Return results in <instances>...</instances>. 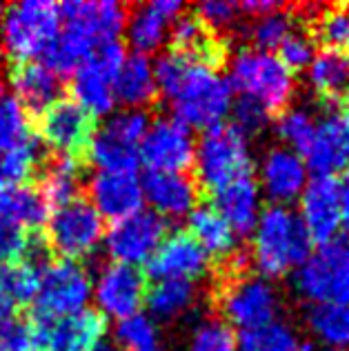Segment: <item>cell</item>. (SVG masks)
Returning a JSON list of instances; mask_svg holds the SVG:
<instances>
[{"instance_id": "6da1fadb", "label": "cell", "mask_w": 349, "mask_h": 351, "mask_svg": "<svg viewBox=\"0 0 349 351\" xmlns=\"http://www.w3.org/2000/svg\"><path fill=\"white\" fill-rule=\"evenodd\" d=\"M214 302L223 322L243 331H254L276 322L278 295L258 274H250L247 256L238 252L218 267Z\"/></svg>"}, {"instance_id": "7a4b0ae2", "label": "cell", "mask_w": 349, "mask_h": 351, "mask_svg": "<svg viewBox=\"0 0 349 351\" xmlns=\"http://www.w3.org/2000/svg\"><path fill=\"white\" fill-rule=\"evenodd\" d=\"M252 261L258 276L280 278L311 256V238L300 216L282 205H272L261 214L254 229Z\"/></svg>"}, {"instance_id": "3957f363", "label": "cell", "mask_w": 349, "mask_h": 351, "mask_svg": "<svg viewBox=\"0 0 349 351\" xmlns=\"http://www.w3.org/2000/svg\"><path fill=\"white\" fill-rule=\"evenodd\" d=\"M60 34V9L47 0H25L0 9V49L14 62L40 60Z\"/></svg>"}, {"instance_id": "277c9868", "label": "cell", "mask_w": 349, "mask_h": 351, "mask_svg": "<svg viewBox=\"0 0 349 351\" xmlns=\"http://www.w3.org/2000/svg\"><path fill=\"white\" fill-rule=\"evenodd\" d=\"M194 167L200 193L211 196L225 184L254 173L247 138L232 123H218L203 132L194 152Z\"/></svg>"}, {"instance_id": "5b68a950", "label": "cell", "mask_w": 349, "mask_h": 351, "mask_svg": "<svg viewBox=\"0 0 349 351\" xmlns=\"http://www.w3.org/2000/svg\"><path fill=\"white\" fill-rule=\"evenodd\" d=\"M229 85L261 103L272 118H278L287 109L293 94V78L282 62L267 51L245 47L236 53L229 64Z\"/></svg>"}, {"instance_id": "8992f818", "label": "cell", "mask_w": 349, "mask_h": 351, "mask_svg": "<svg viewBox=\"0 0 349 351\" xmlns=\"http://www.w3.org/2000/svg\"><path fill=\"white\" fill-rule=\"evenodd\" d=\"M293 289L314 304H349V238L336 236L293 271Z\"/></svg>"}, {"instance_id": "52a82bcc", "label": "cell", "mask_w": 349, "mask_h": 351, "mask_svg": "<svg viewBox=\"0 0 349 351\" xmlns=\"http://www.w3.org/2000/svg\"><path fill=\"white\" fill-rule=\"evenodd\" d=\"M173 118L187 129H209L232 112L234 89L225 76L218 71L194 64L185 80V85L171 98Z\"/></svg>"}, {"instance_id": "ba28073f", "label": "cell", "mask_w": 349, "mask_h": 351, "mask_svg": "<svg viewBox=\"0 0 349 351\" xmlns=\"http://www.w3.org/2000/svg\"><path fill=\"white\" fill-rule=\"evenodd\" d=\"M49 254H58L60 261H80L94 254L105 238V223L89 200L76 198L53 209L47 218V232L43 234Z\"/></svg>"}, {"instance_id": "9c48e42d", "label": "cell", "mask_w": 349, "mask_h": 351, "mask_svg": "<svg viewBox=\"0 0 349 351\" xmlns=\"http://www.w3.org/2000/svg\"><path fill=\"white\" fill-rule=\"evenodd\" d=\"M96 118L73 98H58L36 116V134L53 156L85 160L96 136Z\"/></svg>"}, {"instance_id": "30bf717a", "label": "cell", "mask_w": 349, "mask_h": 351, "mask_svg": "<svg viewBox=\"0 0 349 351\" xmlns=\"http://www.w3.org/2000/svg\"><path fill=\"white\" fill-rule=\"evenodd\" d=\"M147 129L149 118L145 112L125 109L96 129L87 158H91L100 171H136Z\"/></svg>"}, {"instance_id": "8fae6325", "label": "cell", "mask_w": 349, "mask_h": 351, "mask_svg": "<svg viewBox=\"0 0 349 351\" xmlns=\"http://www.w3.org/2000/svg\"><path fill=\"white\" fill-rule=\"evenodd\" d=\"M91 276L76 261H56L40 274L34 298V318L58 320L85 309L91 295Z\"/></svg>"}, {"instance_id": "7c38bea8", "label": "cell", "mask_w": 349, "mask_h": 351, "mask_svg": "<svg viewBox=\"0 0 349 351\" xmlns=\"http://www.w3.org/2000/svg\"><path fill=\"white\" fill-rule=\"evenodd\" d=\"M167 236V223L152 209H139L136 214L109 227L105 234V247L114 263L123 265H147L158 245Z\"/></svg>"}, {"instance_id": "4fadbf2b", "label": "cell", "mask_w": 349, "mask_h": 351, "mask_svg": "<svg viewBox=\"0 0 349 351\" xmlns=\"http://www.w3.org/2000/svg\"><path fill=\"white\" fill-rule=\"evenodd\" d=\"M36 351H94L107 334V318L98 309H82L58 320L32 318Z\"/></svg>"}, {"instance_id": "5bb4252c", "label": "cell", "mask_w": 349, "mask_h": 351, "mask_svg": "<svg viewBox=\"0 0 349 351\" xmlns=\"http://www.w3.org/2000/svg\"><path fill=\"white\" fill-rule=\"evenodd\" d=\"M60 29L73 36L76 40L85 43L89 49H96L98 45L112 43L118 38L127 25V12L114 0H100V3H85V0H71L60 5Z\"/></svg>"}, {"instance_id": "9a60e30c", "label": "cell", "mask_w": 349, "mask_h": 351, "mask_svg": "<svg viewBox=\"0 0 349 351\" xmlns=\"http://www.w3.org/2000/svg\"><path fill=\"white\" fill-rule=\"evenodd\" d=\"M194 138L176 118H158L149 125L141 145V160L149 171L185 173L194 167Z\"/></svg>"}, {"instance_id": "2e32d148", "label": "cell", "mask_w": 349, "mask_h": 351, "mask_svg": "<svg viewBox=\"0 0 349 351\" xmlns=\"http://www.w3.org/2000/svg\"><path fill=\"white\" fill-rule=\"evenodd\" d=\"M94 295L98 302V311L112 318H130L139 313L147 295V278L139 267L109 263L98 274L94 285Z\"/></svg>"}, {"instance_id": "e0dca14e", "label": "cell", "mask_w": 349, "mask_h": 351, "mask_svg": "<svg viewBox=\"0 0 349 351\" xmlns=\"http://www.w3.org/2000/svg\"><path fill=\"white\" fill-rule=\"evenodd\" d=\"M300 220L311 243L325 245L341 229V180L336 176H314L300 193Z\"/></svg>"}, {"instance_id": "ac0fdd59", "label": "cell", "mask_w": 349, "mask_h": 351, "mask_svg": "<svg viewBox=\"0 0 349 351\" xmlns=\"http://www.w3.org/2000/svg\"><path fill=\"white\" fill-rule=\"evenodd\" d=\"M302 162L316 176L349 171V112L343 105L329 107L323 123L316 127L314 141Z\"/></svg>"}, {"instance_id": "d6986e66", "label": "cell", "mask_w": 349, "mask_h": 351, "mask_svg": "<svg viewBox=\"0 0 349 351\" xmlns=\"http://www.w3.org/2000/svg\"><path fill=\"white\" fill-rule=\"evenodd\" d=\"M171 49L191 64L218 71L227 62V40L200 21L196 14L178 16L169 32Z\"/></svg>"}, {"instance_id": "ffe728a7", "label": "cell", "mask_w": 349, "mask_h": 351, "mask_svg": "<svg viewBox=\"0 0 349 351\" xmlns=\"http://www.w3.org/2000/svg\"><path fill=\"white\" fill-rule=\"evenodd\" d=\"M207 271V256L187 232L167 234L147 261V274L156 280H191Z\"/></svg>"}, {"instance_id": "44dd1931", "label": "cell", "mask_w": 349, "mask_h": 351, "mask_svg": "<svg viewBox=\"0 0 349 351\" xmlns=\"http://www.w3.org/2000/svg\"><path fill=\"white\" fill-rule=\"evenodd\" d=\"M89 202L100 218L123 220L143 205V187L136 171H98L89 182Z\"/></svg>"}, {"instance_id": "7402d4cb", "label": "cell", "mask_w": 349, "mask_h": 351, "mask_svg": "<svg viewBox=\"0 0 349 351\" xmlns=\"http://www.w3.org/2000/svg\"><path fill=\"white\" fill-rule=\"evenodd\" d=\"M143 200L152 205L154 214L160 218H180L189 216V211L198 202V184L185 173L169 171H147L141 182Z\"/></svg>"}, {"instance_id": "603a6c76", "label": "cell", "mask_w": 349, "mask_h": 351, "mask_svg": "<svg viewBox=\"0 0 349 351\" xmlns=\"http://www.w3.org/2000/svg\"><path fill=\"white\" fill-rule=\"evenodd\" d=\"M214 207L238 236H250L261 218V187L254 176H245L211 193Z\"/></svg>"}, {"instance_id": "cb8c5ba5", "label": "cell", "mask_w": 349, "mask_h": 351, "mask_svg": "<svg viewBox=\"0 0 349 351\" xmlns=\"http://www.w3.org/2000/svg\"><path fill=\"white\" fill-rule=\"evenodd\" d=\"M182 14L178 0H154V3L136 5L127 12V36L136 53H149L158 49L167 38L169 25Z\"/></svg>"}, {"instance_id": "d4e9b609", "label": "cell", "mask_w": 349, "mask_h": 351, "mask_svg": "<svg viewBox=\"0 0 349 351\" xmlns=\"http://www.w3.org/2000/svg\"><path fill=\"white\" fill-rule=\"evenodd\" d=\"M9 85L14 89L12 96L34 118L60 98V76L38 60L14 62L9 67Z\"/></svg>"}, {"instance_id": "484cf974", "label": "cell", "mask_w": 349, "mask_h": 351, "mask_svg": "<svg viewBox=\"0 0 349 351\" xmlns=\"http://www.w3.org/2000/svg\"><path fill=\"white\" fill-rule=\"evenodd\" d=\"M261 180L263 189L276 205H287L296 200L307 184V167L298 154L289 149H276L267 152L261 167Z\"/></svg>"}, {"instance_id": "4316f807", "label": "cell", "mask_w": 349, "mask_h": 351, "mask_svg": "<svg viewBox=\"0 0 349 351\" xmlns=\"http://www.w3.org/2000/svg\"><path fill=\"white\" fill-rule=\"evenodd\" d=\"M187 234L200 245L205 256L216 263V267L225 265L238 254L236 234L211 205H196L189 211Z\"/></svg>"}, {"instance_id": "83f0119b", "label": "cell", "mask_w": 349, "mask_h": 351, "mask_svg": "<svg viewBox=\"0 0 349 351\" xmlns=\"http://www.w3.org/2000/svg\"><path fill=\"white\" fill-rule=\"evenodd\" d=\"M298 18L323 49L349 51V5H298Z\"/></svg>"}, {"instance_id": "f1b7e54d", "label": "cell", "mask_w": 349, "mask_h": 351, "mask_svg": "<svg viewBox=\"0 0 349 351\" xmlns=\"http://www.w3.org/2000/svg\"><path fill=\"white\" fill-rule=\"evenodd\" d=\"M85 184V160L67 158V156H51L38 171V191L43 193L49 209L67 205L80 198V189Z\"/></svg>"}, {"instance_id": "f546056e", "label": "cell", "mask_w": 349, "mask_h": 351, "mask_svg": "<svg viewBox=\"0 0 349 351\" xmlns=\"http://www.w3.org/2000/svg\"><path fill=\"white\" fill-rule=\"evenodd\" d=\"M114 96L130 109L141 112L158 100V87L154 80V67L145 53H130L114 78Z\"/></svg>"}, {"instance_id": "4dcf8cb0", "label": "cell", "mask_w": 349, "mask_h": 351, "mask_svg": "<svg viewBox=\"0 0 349 351\" xmlns=\"http://www.w3.org/2000/svg\"><path fill=\"white\" fill-rule=\"evenodd\" d=\"M309 85L320 105L341 107L349 96V56L343 51L323 49L309 64Z\"/></svg>"}, {"instance_id": "1f68e13d", "label": "cell", "mask_w": 349, "mask_h": 351, "mask_svg": "<svg viewBox=\"0 0 349 351\" xmlns=\"http://www.w3.org/2000/svg\"><path fill=\"white\" fill-rule=\"evenodd\" d=\"M49 218V205L36 184H0V220L38 232Z\"/></svg>"}, {"instance_id": "d6a6232c", "label": "cell", "mask_w": 349, "mask_h": 351, "mask_svg": "<svg viewBox=\"0 0 349 351\" xmlns=\"http://www.w3.org/2000/svg\"><path fill=\"white\" fill-rule=\"evenodd\" d=\"M71 94H73V100H76L80 107H85L94 118L105 116L112 112L116 105L114 76L107 73L105 69H100L96 62L85 60L73 71Z\"/></svg>"}, {"instance_id": "836d02e7", "label": "cell", "mask_w": 349, "mask_h": 351, "mask_svg": "<svg viewBox=\"0 0 349 351\" xmlns=\"http://www.w3.org/2000/svg\"><path fill=\"white\" fill-rule=\"evenodd\" d=\"M149 318L171 322L194 307L196 285L191 280H158L145 295Z\"/></svg>"}, {"instance_id": "e575fe53", "label": "cell", "mask_w": 349, "mask_h": 351, "mask_svg": "<svg viewBox=\"0 0 349 351\" xmlns=\"http://www.w3.org/2000/svg\"><path fill=\"white\" fill-rule=\"evenodd\" d=\"M40 269L32 261H16L0 265V295L12 304V307H23V304L34 302L40 285Z\"/></svg>"}, {"instance_id": "d590c367", "label": "cell", "mask_w": 349, "mask_h": 351, "mask_svg": "<svg viewBox=\"0 0 349 351\" xmlns=\"http://www.w3.org/2000/svg\"><path fill=\"white\" fill-rule=\"evenodd\" d=\"M307 322L327 347L349 351V304H314Z\"/></svg>"}, {"instance_id": "8d00e7d4", "label": "cell", "mask_w": 349, "mask_h": 351, "mask_svg": "<svg viewBox=\"0 0 349 351\" xmlns=\"http://www.w3.org/2000/svg\"><path fill=\"white\" fill-rule=\"evenodd\" d=\"M25 145H34L32 116L12 94L0 91V154Z\"/></svg>"}, {"instance_id": "74e56055", "label": "cell", "mask_w": 349, "mask_h": 351, "mask_svg": "<svg viewBox=\"0 0 349 351\" xmlns=\"http://www.w3.org/2000/svg\"><path fill=\"white\" fill-rule=\"evenodd\" d=\"M296 18H293L291 7H280L278 12H272L267 16L256 18V23L250 27V40L254 49L258 51H272L278 49L280 43L296 29Z\"/></svg>"}, {"instance_id": "f35d334b", "label": "cell", "mask_w": 349, "mask_h": 351, "mask_svg": "<svg viewBox=\"0 0 349 351\" xmlns=\"http://www.w3.org/2000/svg\"><path fill=\"white\" fill-rule=\"evenodd\" d=\"M241 351H307L293 331L282 322H272L267 327L243 331L238 336Z\"/></svg>"}, {"instance_id": "ab89813d", "label": "cell", "mask_w": 349, "mask_h": 351, "mask_svg": "<svg viewBox=\"0 0 349 351\" xmlns=\"http://www.w3.org/2000/svg\"><path fill=\"white\" fill-rule=\"evenodd\" d=\"M276 132L289 152L305 156L316 134V123L305 109H285L276 118Z\"/></svg>"}, {"instance_id": "60d3db41", "label": "cell", "mask_w": 349, "mask_h": 351, "mask_svg": "<svg viewBox=\"0 0 349 351\" xmlns=\"http://www.w3.org/2000/svg\"><path fill=\"white\" fill-rule=\"evenodd\" d=\"M116 345L125 351H145L158 345V329L149 316L134 313L130 318L118 320L116 327Z\"/></svg>"}, {"instance_id": "b9f144b4", "label": "cell", "mask_w": 349, "mask_h": 351, "mask_svg": "<svg viewBox=\"0 0 349 351\" xmlns=\"http://www.w3.org/2000/svg\"><path fill=\"white\" fill-rule=\"evenodd\" d=\"M152 67H154V80H156V87H158V94L173 98L180 91V87L185 85V80L194 64L182 56H178V53L165 51Z\"/></svg>"}, {"instance_id": "7bdbcfd3", "label": "cell", "mask_w": 349, "mask_h": 351, "mask_svg": "<svg viewBox=\"0 0 349 351\" xmlns=\"http://www.w3.org/2000/svg\"><path fill=\"white\" fill-rule=\"evenodd\" d=\"M189 351H238V338L227 322L214 318L196 327Z\"/></svg>"}, {"instance_id": "ee69618b", "label": "cell", "mask_w": 349, "mask_h": 351, "mask_svg": "<svg viewBox=\"0 0 349 351\" xmlns=\"http://www.w3.org/2000/svg\"><path fill=\"white\" fill-rule=\"evenodd\" d=\"M316 51H314V40L305 29H293L287 38L280 43L278 47V60L282 62V67L289 73H300L305 71L311 60H314Z\"/></svg>"}, {"instance_id": "f6af8a7d", "label": "cell", "mask_w": 349, "mask_h": 351, "mask_svg": "<svg viewBox=\"0 0 349 351\" xmlns=\"http://www.w3.org/2000/svg\"><path fill=\"white\" fill-rule=\"evenodd\" d=\"M232 114H234V127L241 132L245 138L247 136H256L261 134L265 127L269 125V112L265 109L261 103H256V100L247 98V96H241L232 105Z\"/></svg>"}, {"instance_id": "bcb514c9", "label": "cell", "mask_w": 349, "mask_h": 351, "mask_svg": "<svg viewBox=\"0 0 349 351\" xmlns=\"http://www.w3.org/2000/svg\"><path fill=\"white\" fill-rule=\"evenodd\" d=\"M0 351H36L32 320L16 316L0 320Z\"/></svg>"}, {"instance_id": "7dc6e473", "label": "cell", "mask_w": 349, "mask_h": 351, "mask_svg": "<svg viewBox=\"0 0 349 351\" xmlns=\"http://www.w3.org/2000/svg\"><path fill=\"white\" fill-rule=\"evenodd\" d=\"M200 21H203L209 29H214L216 34L229 29L234 23L241 9H238L236 3H227V0H209V3H200L194 12ZM223 36V34H220Z\"/></svg>"}, {"instance_id": "c3c4849f", "label": "cell", "mask_w": 349, "mask_h": 351, "mask_svg": "<svg viewBox=\"0 0 349 351\" xmlns=\"http://www.w3.org/2000/svg\"><path fill=\"white\" fill-rule=\"evenodd\" d=\"M341 225H345L349 238V171L345 173V180L341 182Z\"/></svg>"}, {"instance_id": "681fc988", "label": "cell", "mask_w": 349, "mask_h": 351, "mask_svg": "<svg viewBox=\"0 0 349 351\" xmlns=\"http://www.w3.org/2000/svg\"><path fill=\"white\" fill-rule=\"evenodd\" d=\"M94 351H118L116 345H109V343H100Z\"/></svg>"}, {"instance_id": "f907efd6", "label": "cell", "mask_w": 349, "mask_h": 351, "mask_svg": "<svg viewBox=\"0 0 349 351\" xmlns=\"http://www.w3.org/2000/svg\"><path fill=\"white\" fill-rule=\"evenodd\" d=\"M145 351H165L163 347H158V345H156V347H152V349H145Z\"/></svg>"}, {"instance_id": "816d5d0a", "label": "cell", "mask_w": 349, "mask_h": 351, "mask_svg": "<svg viewBox=\"0 0 349 351\" xmlns=\"http://www.w3.org/2000/svg\"><path fill=\"white\" fill-rule=\"evenodd\" d=\"M343 107H345V109H347V112H349V96L345 98V103H343Z\"/></svg>"}]
</instances>
